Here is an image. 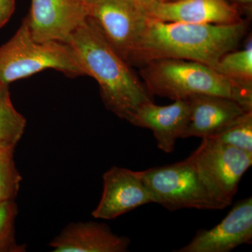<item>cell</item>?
Instances as JSON below:
<instances>
[{
  "label": "cell",
  "mask_w": 252,
  "mask_h": 252,
  "mask_svg": "<svg viewBox=\"0 0 252 252\" xmlns=\"http://www.w3.org/2000/svg\"><path fill=\"white\" fill-rule=\"evenodd\" d=\"M248 23L229 25L163 22L149 16L129 64L155 60H186L215 68L227 53L238 49L248 34Z\"/></svg>",
  "instance_id": "cell-1"
},
{
  "label": "cell",
  "mask_w": 252,
  "mask_h": 252,
  "mask_svg": "<svg viewBox=\"0 0 252 252\" xmlns=\"http://www.w3.org/2000/svg\"><path fill=\"white\" fill-rule=\"evenodd\" d=\"M67 44L86 75L99 84L105 107L118 117L130 123L142 104L154 102L140 78L114 51L91 16L73 33Z\"/></svg>",
  "instance_id": "cell-2"
},
{
  "label": "cell",
  "mask_w": 252,
  "mask_h": 252,
  "mask_svg": "<svg viewBox=\"0 0 252 252\" xmlns=\"http://www.w3.org/2000/svg\"><path fill=\"white\" fill-rule=\"evenodd\" d=\"M140 75L152 96L172 100L197 94L233 99L252 109V86L223 77L206 64L186 60H155L142 65Z\"/></svg>",
  "instance_id": "cell-3"
},
{
  "label": "cell",
  "mask_w": 252,
  "mask_h": 252,
  "mask_svg": "<svg viewBox=\"0 0 252 252\" xmlns=\"http://www.w3.org/2000/svg\"><path fill=\"white\" fill-rule=\"evenodd\" d=\"M48 69L69 77L86 75L70 46L59 41L34 40L26 18L13 37L0 46V83L9 86Z\"/></svg>",
  "instance_id": "cell-4"
},
{
  "label": "cell",
  "mask_w": 252,
  "mask_h": 252,
  "mask_svg": "<svg viewBox=\"0 0 252 252\" xmlns=\"http://www.w3.org/2000/svg\"><path fill=\"white\" fill-rule=\"evenodd\" d=\"M140 172L152 193L154 203L159 204L169 211L185 208L223 209L188 158Z\"/></svg>",
  "instance_id": "cell-5"
},
{
  "label": "cell",
  "mask_w": 252,
  "mask_h": 252,
  "mask_svg": "<svg viewBox=\"0 0 252 252\" xmlns=\"http://www.w3.org/2000/svg\"><path fill=\"white\" fill-rule=\"evenodd\" d=\"M202 140L189 160L214 197L225 208L233 202L240 180L252 166V154L215 139Z\"/></svg>",
  "instance_id": "cell-6"
},
{
  "label": "cell",
  "mask_w": 252,
  "mask_h": 252,
  "mask_svg": "<svg viewBox=\"0 0 252 252\" xmlns=\"http://www.w3.org/2000/svg\"><path fill=\"white\" fill-rule=\"evenodd\" d=\"M89 12L109 44L129 64L149 17L145 9L136 0H95Z\"/></svg>",
  "instance_id": "cell-7"
},
{
  "label": "cell",
  "mask_w": 252,
  "mask_h": 252,
  "mask_svg": "<svg viewBox=\"0 0 252 252\" xmlns=\"http://www.w3.org/2000/svg\"><path fill=\"white\" fill-rule=\"evenodd\" d=\"M89 16V8L79 0H32L26 19L34 40L67 44Z\"/></svg>",
  "instance_id": "cell-8"
},
{
  "label": "cell",
  "mask_w": 252,
  "mask_h": 252,
  "mask_svg": "<svg viewBox=\"0 0 252 252\" xmlns=\"http://www.w3.org/2000/svg\"><path fill=\"white\" fill-rule=\"evenodd\" d=\"M103 190L92 212L97 220H111L146 204L154 203L140 171L114 166L104 172Z\"/></svg>",
  "instance_id": "cell-9"
},
{
  "label": "cell",
  "mask_w": 252,
  "mask_h": 252,
  "mask_svg": "<svg viewBox=\"0 0 252 252\" xmlns=\"http://www.w3.org/2000/svg\"><path fill=\"white\" fill-rule=\"evenodd\" d=\"M252 241V199L235 204L226 217L210 230L198 231L177 252H229Z\"/></svg>",
  "instance_id": "cell-10"
},
{
  "label": "cell",
  "mask_w": 252,
  "mask_h": 252,
  "mask_svg": "<svg viewBox=\"0 0 252 252\" xmlns=\"http://www.w3.org/2000/svg\"><path fill=\"white\" fill-rule=\"evenodd\" d=\"M150 17L163 22L229 25L244 21L242 13L226 0H174L144 8Z\"/></svg>",
  "instance_id": "cell-11"
},
{
  "label": "cell",
  "mask_w": 252,
  "mask_h": 252,
  "mask_svg": "<svg viewBox=\"0 0 252 252\" xmlns=\"http://www.w3.org/2000/svg\"><path fill=\"white\" fill-rule=\"evenodd\" d=\"M190 117L182 138H212L224 131L252 109L221 96L197 94L187 99Z\"/></svg>",
  "instance_id": "cell-12"
},
{
  "label": "cell",
  "mask_w": 252,
  "mask_h": 252,
  "mask_svg": "<svg viewBox=\"0 0 252 252\" xmlns=\"http://www.w3.org/2000/svg\"><path fill=\"white\" fill-rule=\"evenodd\" d=\"M188 99L175 100L173 104L159 106L154 102L142 104L130 121L132 125L153 132L157 146L165 153L173 152L177 140L182 138L190 117Z\"/></svg>",
  "instance_id": "cell-13"
},
{
  "label": "cell",
  "mask_w": 252,
  "mask_h": 252,
  "mask_svg": "<svg viewBox=\"0 0 252 252\" xmlns=\"http://www.w3.org/2000/svg\"><path fill=\"white\" fill-rule=\"evenodd\" d=\"M130 240L96 221L72 222L49 243L53 252H125Z\"/></svg>",
  "instance_id": "cell-14"
},
{
  "label": "cell",
  "mask_w": 252,
  "mask_h": 252,
  "mask_svg": "<svg viewBox=\"0 0 252 252\" xmlns=\"http://www.w3.org/2000/svg\"><path fill=\"white\" fill-rule=\"evenodd\" d=\"M26 127V119L11 102L9 86L0 83V146L15 149Z\"/></svg>",
  "instance_id": "cell-15"
},
{
  "label": "cell",
  "mask_w": 252,
  "mask_h": 252,
  "mask_svg": "<svg viewBox=\"0 0 252 252\" xmlns=\"http://www.w3.org/2000/svg\"><path fill=\"white\" fill-rule=\"evenodd\" d=\"M245 47L225 54L214 68L230 80L252 86V40L248 38Z\"/></svg>",
  "instance_id": "cell-16"
},
{
  "label": "cell",
  "mask_w": 252,
  "mask_h": 252,
  "mask_svg": "<svg viewBox=\"0 0 252 252\" xmlns=\"http://www.w3.org/2000/svg\"><path fill=\"white\" fill-rule=\"evenodd\" d=\"M18 213L15 200L0 203V252H26V245L16 238L15 223Z\"/></svg>",
  "instance_id": "cell-17"
},
{
  "label": "cell",
  "mask_w": 252,
  "mask_h": 252,
  "mask_svg": "<svg viewBox=\"0 0 252 252\" xmlns=\"http://www.w3.org/2000/svg\"><path fill=\"white\" fill-rule=\"evenodd\" d=\"M212 139L252 154V111L244 114L228 128Z\"/></svg>",
  "instance_id": "cell-18"
},
{
  "label": "cell",
  "mask_w": 252,
  "mask_h": 252,
  "mask_svg": "<svg viewBox=\"0 0 252 252\" xmlns=\"http://www.w3.org/2000/svg\"><path fill=\"white\" fill-rule=\"evenodd\" d=\"M22 180L15 163L14 152L0 158V203L15 200Z\"/></svg>",
  "instance_id": "cell-19"
},
{
  "label": "cell",
  "mask_w": 252,
  "mask_h": 252,
  "mask_svg": "<svg viewBox=\"0 0 252 252\" xmlns=\"http://www.w3.org/2000/svg\"><path fill=\"white\" fill-rule=\"evenodd\" d=\"M14 9L15 0H0V28L9 21Z\"/></svg>",
  "instance_id": "cell-20"
},
{
  "label": "cell",
  "mask_w": 252,
  "mask_h": 252,
  "mask_svg": "<svg viewBox=\"0 0 252 252\" xmlns=\"http://www.w3.org/2000/svg\"><path fill=\"white\" fill-rule=\"evenodd\" d=\"M230 4L234 5L241 13L245 12L251 15L252 12V0H226Z\"/></svg>",
  "instance_id": "cell-21"
},
{
  "label": "cell",
  "mask_w": 252,
  "mask_h": 252,
  "mask_svg": "<svg viewBox=\"0 0 252 252\" xmlns=\"http://www.w3.org/2000/svg\"><path fill=\"white\" fill-rule=\"evenodd\" d=\"M139 4L142 5L144 8L147 7L149 5L155 4V3L160 2L162 0H136Z\"/></svg>",
  "instance_id": "cell-22"
},
{
  "label": "cell",
  "mask_w": 252,
  "mask_h": 252,
  "mask_svg": "<svg viewBox=\"0 0 252 252\" xmlns=\"http://www.w3.org/2000/svg\"><path fill=\"white\" fill-rule=\"evenodd\" d=\"M11 152H14V149L0 146V158L4 157L6 154L11 153Z\"/></svg>",
  "instance_id": "cell-23"
},
{
  "label": "cell",
  "mask_w": 252,
  "mask_h": 252,
  "mask_svg": "<svg viewBox=\"0 0 252 252\" xmlns=\"http://www.w3.org/2000/svg\"><path fill=\"white\" fill-rule=\"evenodd\" d=\"M79 1L84 5H86V6L89 9L91 5L94 4V1H95V0H79Z\"/></svg>",
  "instance_id": "cell-24"
},
{
  "label": "cell",
  "mask_w": 252,
  "mask_h": 252,
  "mask_svg": "<svg viewBox=\"0 0 252 252\" xmlns=\"http://www.w3.org/2000/svg\"><path fill=\"white\" fill-rule=\"evenodd\" d=\"M174 1V0H162V1Z\"/></svg>",
  "instance_id": "cell-25"
}]
</instances>
